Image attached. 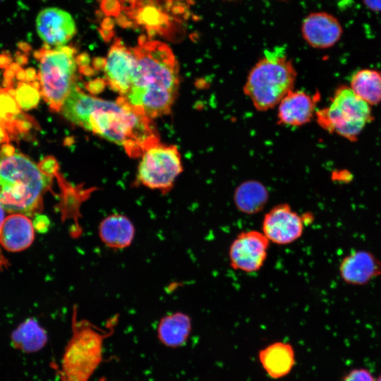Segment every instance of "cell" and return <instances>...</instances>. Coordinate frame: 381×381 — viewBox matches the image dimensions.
<instances>
[{
  "mask_svg": "<svg viewBox=\"0 0 381 381\" xmlns=\"http://www.w3.org/2000/svg\"><path fill=\"white\" fill-rule=\"evenodd\" d=\"M60 111L75 125L122 146L133 158L159 142L152 119L121 96L115 102L104 100L85 94L75 84Z\"/></svg>",
  "mask_w": 381,
  "mask_h": 381,
  "instance_id": "1",
  "label": "cell"
},
{
  "mask_svg": "<svg viewBox=\"0 0 381 381\" xmlns=\"http://www.w3.org/2000/svg\"><path fill=\"white\" fill-rule=\"evenodd\" d=\"M132 49L135 65L130 90L123 97L151 119L168 114L179 85L178 62L172 50L167 44L144 36Z\"/></svg>",
  "mask_w": 381,
  "mask_h": 381,
  "instance_id": "2",
  "label": "cell"
},
{
  "mask_svg": "<svg viewBox=\"0 0 381 381\" xmlns=\"http://www.w3.org/2000/svg\"><path fill=\"white\" fill-rule=\"evenodd\" d=\"M58 167L45 159L37 164L10 144L0 147V205L6 212L32 217L42 209Z\"/></svg>",
  "mask_w": 381,
  "mask_h": 381,
  "instance_id": "3",
  "label": "cell"
},
{
  "mask_svg": "<svg viewBox=\"0 0 381 381\" xmlns=\"http://www.w3.org/2000/svg\"><path fill=\"white\" fill-rule=\"evenodd\" d=\"M296 70L279 49L267 51L250 71L244 87L246 95L258 110L277 105L291 90Z\"/></svg>",
  "mask_w": 381,
  "mask_h": 381,
  "instance_id": "4",
  "label": "cell"
},
{
  "mask_svg": "<svg viewBox=\"0 0 381 381\" xmlns=\"http://www.w3.org/2000/svg\"><path fill=\"white\" fill-rule=\"evenodd\" d=\"M73 313L72 336L65 347L60 377L62 381H89L102 360L104 339L110 335Z\"/></svg>",
  "mask_w": 381,
  "mask_h": 381,
  "instance_id": "5",
  "label": "cell"
},
{
  "mask_svg": "<svg viewBox=\"0 0 381 381\" xmlns=\"http://www.w3.org/2000/svg\"><path fill=\"white\" fill-rule=\"evenodd\" d=\"M76 52L73 47L44 46L35 53L39 61L37 79L40 95L54 111L61 107L75 84Z\"/></svg>",
  "mask_w": 381,
  "mask_h": 381,
  "instance_id": "6",
  "label": "cell"
},
{
  "mask_svg": "<svg viewBox=\"0 0 381 381\" xmlns=\"http://www.w3.org/2000/svg\"><path fill=\"white\" fill-rule=\"evenodd\" d=\"M315 116L320 127L351 142L373 118L370 106L344 85L336 89L329 105L317 111Z\"/></svg>",
  "mask_w": 381,
  "mask_h": 381,
  "instance_id": "7",
  "label": "cell"
},
{
  "mask_svg": "<svg viewBox=\"0 0 381 381\" xmlns=\"http://www.w3.org/2000/svg\"><path fill=\"white\" fill-rule=\"evenodd\" d=\"M183 171L177 147L159 142L149 146L143 153L138 171V181L150 189L169 192Z\"/></svg>",
  "mask_w": 381,
  "mask_h": 381,
  "instance_id": "8",
  "label": "cell"
},
{
  "mask_svg": "<svg viewBox=\"0 0 381 381\" xmlns=\"http://www.w3.org/2000/svg\"><path fill=\"white\" fill-rule=\"evenodd\" d=\"M270 244L262 231L247 230L239 233L229 248L230 266L246 273L259 271L267 258Z\"/></svg>",
  "mask_w": 381,
  "mask_h": 381,
  "instance_id": "9",
  "label": "cell"
},
{
  "mask_svg": "<svg viewBox=\"0 0 381 381\" xmlns=\"http://www.w3.org/2000/svg\"><path fill=\"white\" fill-rule=\"evenodd\" d=\"M304 231V219L287 203L272 207L265 214L262 232L270 243L279 246L293 243Z\"/></svg>",
  "mask_w": 381,
  "mask_h": 381,
  "instance_id": "10",
  "label": "cell"
},
{
  "mask_svg": "<svg viewBox=\"0 0 381 381\" xmlns=\"http://www.w3.org/2000/svg\"><path fill=\"white\" fill-rule=\"evenodd\" d=\"M37 32L44 45L49 48L66 46L76 33L72 16L55 7L42 9L36 18Z\"/></svg>",
  "mask_w": 381,
  "mask_h": 381,
  "instance_id": "11",
  "label": "cell"
},
{
  "mask_svg": "<svg viewBox=\"0 0 381 381\" xmlns=\"http://www.w3.org/2000/svg\"><path fill=\"white\" fill-rule=\"evenodd\" d=\"M135 65L133 49L128 48L119 39L111 44L104 60L105 80L121 96L128 92Z\"/></svg>",
  "mask_w": 381,
  "mask_h": 381,
  "instance_id": "12",
  "label": "cell"
},
{
  "mask_svg": "<svg viewBox=\"0 0 381 381\" xmlns=\"http://www.w3.org/2000/svg\"><path fill=\"white\" fill-rule=\"evenodd\" d=\"M339 19L326 11L309 13L303 19L301 32L305 41L312 47L328 49L334 46L343 35Z\"/></svg>",
  "mask_w": 381,
  "mask_h": 381,
  "instance_id": "13",
  "label": "cell"
},
{
  "mask_svg": "<svg viewBox=\"0 0 381 381\" xmlns=\"http://www.w3.org/2000/svg\"><path fill=\"white\" fill-rule=\"evenodd\" d=\"M339 272L346 284L363 286L381 275V260L370 251L353 250L341 260Z\"/></svg>",
  "mask_w": 381,
  "mask_h": 381,
  "instance_id": "14",
  "label": "cell"
},
{
  "mask_svg": "<svg viewBox=\"0 0 381 381\" xmlns=\"http://www.w3.org/2000/svg\"><path fill=\"white\" fill-rule=\"evenodd\" d=\"M35 228L30 217L20 213L7 216L0 233V244L10 252H20L31 246Z\"/></svg>",
  "mask_w": 381,
  "mask_h": 381,
  "instance_id": "15",
  "label": "cell"
},
{
  "mask_svg": "<svg viewBox=\"0 0 381 381\" xmlns=\"http://www.w3.org/2000/svg\"><path fill=\"white\" fill-rule=\"evenodd\" d=\"M318 97L303 91H290L279 103L277 117L281 123L301 126L309 122Z\"/></svg>",
  "mask_w": 381,
  "mask_h": 381,
  "instance_id": "16",
  "label": "cell"
},
{
  "mask_svg": "<svg viewBox=\"0 0 381 381\" xmlns=\"http://www.w3.org/2000/svg\"><path fill=\"white\" fill-rule=\"evenodd\" d=\"M260 362L267 374L274 379L287 375L295 364L292 346L288 343H272L259 352Z\"/></svg>",
  "mask_w": 381,
  "mask_h": 381,
  "instance_id": "17",
  "label": "cell"
},
{
  "mask_svg": "<svg viewBox=\"0 0 381 381\" xmlns=\"http://www.w3.org/2000/svg\"><path fill=\"white\" fill-rule=\"evenodd\" d=\"M99 234L106 246L113 248H124L131 244L135 229L128 217L114 214L101 222Z\"/></svg>",
  "mask_w": 381,
  "mask_h": 381,
  "instance_id": "18",
  "label": "cell"
},
{
  "mask_svg": "<svg viewBox=\"0 0 381 381\" xmlns=\"http://www.w3.org/2000/svg\"><path fill=\"white\" fill-rule=\"evenodd\" d=\"M11 344L23 353H32L42 349L48 341L45 329L34 318H28L11 332Z\"/></svg>",
  "mask_w": 381,
  "mask_h": 381,
  "instance_id": "19",
  "label": "cell"
},
{
  "mask_svg": "<svg viewBox=\"0 0 381 381\" xmlns=\"http://www.w3.org/2000/svg\"><path fill=\"white\" fill-rule=\"evenodd\" d=\"M269 199L267 188L260 182L249 180L239 184L234 193V202L237 210L246 214L261 212Z\"/></svg>",
  "mask_w": 381,
  "mask_h": 381,
  "instance_id": "20",
  "label": "cell"
},
{
  "mask_svg": "<svg viewBox=\"0 0 381 381\" xmlns=\"http://www.w3.org/2000/svg\"><path fill=\"white\" fill-rule=\"evenodd\" d=\"M191 331V320L183 313H174L162 318L157 333L160 341L171 348L182 346L187 341Z\"/></svg>",
  "mask_w": 381,
  "mask_h": 381,
  "instance_id": "21",
  "label": "cell"
},
{
  "mask_svg": "<svg viewBox=\"0 0 381 381\" xmlns=\"http://www.w3.org/2000/svg\"><path fill=\"white\" fill-rule=\"evenodd\" d=\"M350 87L361 99L370 105L381 102V71L363 68L351 77Z\"/></svg>",
  "mask_w": 381,
  "mask_h": 381,
  "instance_id": "22",
  "label": "cell"
},
{
  "mask_svg": "<svg viewBox=\"0 0 381 381\" xmlns=\"http://www.w3.org/2000/svg\"><path fill=\"white\" fill-rule=\"evenodd\" d=\"M342 381H375V379L368 370L356 368L349 371Z\"/></svg>",
  "mask_w": 381,
  "mask_h": 381,
  "instance_id": "23",
  "label": "cell"
},
{
  "mask_svg": "<svg viewBox=\"0 0 381 381\" xmlns=\"http://www.w3.org/2000/svg\"><path fill=\"white\" fill-rule=\"evenodd\" d=\"M6 217V210L0 205V233ZM8 265L9 262L3 254L0 244V270H3L4 269H7L8 267Z\"/></svg>",
  "mask_w": 381,
  "mask_h": 381,
  "instance_id": "24",
  "label": "cell"
},
{
  "mask_svg": "<svg viewBox=\"0 0 381 381\" xmlns=\"http://www.w3.org/2000/svg\"><path fill=\"white\" fill-rule=\"evenodd\" d=\"M32 222L34 228L40 232L47 231L49 224L48 218L47 217L39 215L38 214Z\"/></svg>",
  "mask_w": 381,
  "mask_h": 381,
  "instance_id": "25",
  "label": "cell"
},
{
  "mask_svg": "<svg viewBox=\"0 0 381 381\" xmlns=\"http://www.w3.org/2000/svg\"><path fill=\"white\" fill-rule=\"evenodd\" d=\"M363 5L373 12H381V0H362Z\"/></svg>",
  "mask_w": 381,
  "mask_h": 381,
  "instance_id": "26",
  "label": "cell"
},
{
  "mask_svg": "<svg viewBox=\"0 0 381 381\" xmlns=\"http://www.w3.org/2000/svg\"><path fill=\"white\" fill-rule=\"evenodd\" d=\"M375 381H381V374L379 375V377L375 379Z\"/></svg>",
  "mask_w": 381,
  "mask_h": 381,
  "instance_id": "27",
  "label": "cell"
},
{
  "mask_svg": "<svg viewBox=\"0 0 381 381\" xmlns=\"http://www.w3.org/2000/svg\"><path fill=\"white\" fill-rule=\"evenodd\" d=\"M279 1H284V0H279Z\"/></svg>",
  "mask_w": 381,
  "mask_h": 381,
  "instance_id": "28",
  "label": "cell"
},
{
  "mask_svg": "<svg viewBox=\"0 0 381 381\" xmlns=\"http://www.w3.org/2000/svg\"><path fill=\"white\" fill-rule=\"evenodd\" d=\"M1 1V0H0Z\"/></svg>",
  "mask_w": 381,
  "mask_h": 381,
  "instance_id": "29",
  "label": "cell"
}]
</instances>
